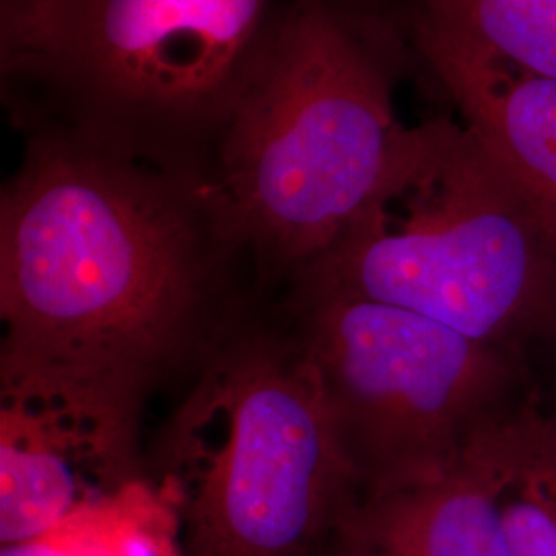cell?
<instances>
[{"label": "cell", "mask_w": 556, "mask_h": 556, "mask_svg": "<svg viewBox=\"0 0 556 556\" xmlns=\"http://www.w3.org/2000/svg\"><path fill=\"white\" fill-rule=\"evenodd\" d=\"M243 258L213 186L27 132L0 194L2 404L79 433L126 491L149 400L238 314Z\"/></svg>", "instance_id": "1"}, {"label": "cell", "mask_w": 556, "mask_h": 556, "mask_svg": "<svg viewBox=\"0 0 556 556\" xmlns=\"http://www.w3.org/2000/svg\"><path fill=\"white\" fill-rule=\"evenodd\" d=\"M293 0H0V87L62 132L211 186Z\"/></svg>", "instance_id": "2"}, {"label": "cell", "mask_w": 556, "mask_h": 556, "mask_svg": "<svg viewBox=\"0 0 556 556\" xmlns=\"http://www.w3.org/2000/svg\"><path fill=\"white\" fill-rule=\"evenodd\" d=\"M418 75L397 0L291 2L211 184L266 275L289 280L378 194L408 135L397 89Z\"/></svg>", "instance_id": "3"}, {"label": "cell", "mask_w": 556, "mask_h": 556, "mask_svg": "<svg viewBox=\"0 0 556 556\" xmlns=\"http://www.w3.org/2000/svg\"><path fill=\"white\" fill-rule=\"evenodd\" d=\"M289 282L293 295L394 305L526 358L556 332V233L447 114L408 126L378 194Z\"/></svg>", "instance_id": "4"}, {"label": "cell", "mask_w": 556, "mask_h": 556, "mask_svg": "<svg viewBox=\"0 0 556 556\" xmlns=\"http://www.w3.org/2000/svg\"><path fill=\"white\" fill-rule=\"evenodd\" d=\"M153 447L190 556H334L365 501L293 319L236 314Z\"/></svg>", "instance_id": "5"}, {"label": "cell", "mask_w": 556, "mask_h": 556, "mask_svg": "<svg viewBox=\"0 0 556 556\" xmlns=\"http://www.w3.org/2000/svg\"><path fill=\"white\" fill-rule=\"evenodd\" d=\"M365 498L447 477L534 402L530 361L415 312L346 295H293Z\"/></svg>", "instance_id": "6"}, {"label": "cell", "mask_w": 556, "mask_h": 556, "mask_svg": "<svg viewBox=\"0 0 556 556\" xmlns=\"http://www.w3.org/2000/svg\"><path fill=\"white\" fill-rule=\"evenodd\" d=\"M410 34L420 77L454 108L556 233V79L478 56L415 23Z\"/></svg>", "instance_id": "7"}, {"label": "cell", "mask_w": 556, "mask_h": 556, "mask_svg": "<svg viewBox=\"0 0 556 556\" xmlns=\"http://www.w3.org/2000/svg\"><path fill=\"white\" fill-rule=\"evenodd\" d=\"M509 427L447 477L365 498L344 532L355 556H509L498 509Z\"/></svg>", "instance_id": "8"}, {"label": "cell", "mask_w": 556, "mask_h": 556, "mask_svg": "<svg viewBox=\"0 0 556 556\" xmlns=\"http://www.w3.org/2000/svg\"><path fill=\"white\" fill-rule=\"evenodd\" d=\"M118 491L96 447L52 418L0 408V542L31 544L59 532L87 503L89 478Z\"/></svg>", "instance_id": "9"}, {"label": "cell", "mask_w": 556, "mask_h": 556, "mask_svg": "<svg viewBox=\"0 0 556 556\" xmlns=\"http://www.w3.org/2000/svg\"><path fill=\"white\" fill-rule=\"evenodd\" d=\"M410 23L517 68L556 79V0H397Z\"/></svg>", "instance_id": "10"}, {"label": "cell", "mask_w": 556, "mask_h": 556, "mask_svg": "<svg viewBox=\"0 0 556 556\" xmlns=\"http://www.w3.org/2000/svg\"><path fill=\"white\" fill-rule=\"evenodd\" d=\"M498 509L509 556H556V415L538 402L505 431Z\"/></svg>", "instance_id": "11"}, {"label": "cell", "mask_w": 556, "mask_h": 556, "mask_svg": "<svg viewBox=\"0 0 556 556\" xmlns=\"http://www.w3.org/2000/svg\"><path fill=\"white\" fill-rule=\"evenodd\" d=\"M528 361L534 376L540 410L556 415V332Z\"/></svg>", "instance_id": "12"}, {"label": "cell", "mask_w": 556, "mask_h": 556, "mask_svg": "<svg viewBox=\"0 0 556 556\" xmlns=\"http://www.w3.org/2000/svg\"><path fill=\"white\" fill-rule=\"evenodd\" d=\"M334 556H355L353 555V551L349 548V544L346 542H340V546H338L337 553H334Z\"/></svg>", "instance_id": "13"}]
</instances>
